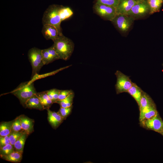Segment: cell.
I'll return each mask as SVG.
<instances>
[{
	"label": "cell",
	"instance_id": "obj_1",
	"mask_svg": "<svg viewBox=\"0 0 163 163\" xmlns=\"http://www.w3.org/2000/svg\"><path fill=\"white\" fill-rule=\"evenodd\" d=\"M53 41V45L60 59L65 60L69 59L74 48V44L72 40L63 34L59 35Z\"/></svg>",
	"mask_w": 163,
	"mask_h": 163
},
{
	"label": "cell",
	"instance_id": "obj_2",
	"mask_svg": "<svg viewBox=\"0 0 163 163\" xmlns=\"http://www.w3.org/2000/svg\"><path fill=\"white\" fill-rule=\"evenodd\" d=\"M62 6L55 4L50 5L44 11L42 18L43 25L48 24L55 26L60 35H63L60 26L62 21L60 15Z\"/></svg>",
	"mask_w": 163,
	"mask_h": 163
},
{
	"label": "cell",
	"instance_id": "obj_3",
	"mask_svg": "<svg viewBox=\"0 0 163 163\" xmlns=\"http://www.w3.org/2000/svg\"><path fill=\"white\" fill-rule=\"evenodd\" d=\"M11 93L19 99L21 104L25 108L27 101L37 93L33 82L21 83Z\"/></svg>",
	"mask_w": 163,
	"mask_h": 163
},
{
	"label": "cell",
	"instance_id": "obj_4",
	"mask_svg": "<svg viewBox=\"0 0 163 163\" xmlns=\"http://www.w3.org/2000/svg\"><path fill=\"white\" fill-rule=\"evenodd\" d=\"M42 50L34 47L30 49L28 52V58L32 68V79L38 74L44 65Z\"/></svg>",
	"mask_w": 163,
	"mask_h": 163
},
{
	"label": "cell",
	"instance_id": "obj_5",
	"mask_svg": "<svg viewBox=\"0 0 163 163\" xmlns=\"http://www.w3.org/2000/svg\"><path fill=\"white\" fill-rule=\"evenodd\" d=\"M94 12L101 18L111 21L117 14L116 8L95 3L93 6Z\"/></svg>",
	"mask_w": 163,
	"mask_h": 163
},
{
	"label": "cell",
	"instance_id": "obj_6",
	"mask_svg": "<svg viewBox=\"0 0 163 163\" xmlns=\"http://www.w3.org/2000/svg\"><path fill=\"white\" fill-rule=\"evenodd\" d=\"M117 81L115 85L116 93L117 94L126 92L132 86L133 82L128 76L119 70H117L115 73Z\"/></svg>",
	"mask_w": 163,
	"mask_h": 163
},
{
	"label": "cell",
	"instance_id": "obj_7",
	"mask_svg": "<svg viewBox=\"0 0 163 163\" xmlns=\"http://www.w3.org/2000/svg\"><path fill=\"white\" fill-rule=\"evenodd\" d=\"M133 18L126 14H117L111 21L120 31L125 32L129 30L132 25Z\"/></svg>",
	"mask_w": 163,
	"mask_h": 163
},
{
	"label": "cell",
	"instance_id": "obj_8",
	"mask_svg": "<svg viewBox=\"0 0 163 163\" xmlns=\"http://www.w3.org/2000/svg\"><path fill=\"white\" fill-rule=\"evenodd\" d=\"M149 7L147 1H140L134 5L126 15L133 17H142L149 12Z\"/></svg>",
	"mask_w": 163,
	"mask_h": 163
},
{
	"label": "cell",
	"instance_id": "obj_9",
	"mask_svg": "<svg viewBox=\"0 0 163 163\" xmlns=\"http://www.w3.org/2000/svg\"><path fill=\"white\" fill-rule=\"evenodd\" d=\"M142 121L147 128L160 133L163 132V121L158 113L152 118Z\"/></svg>",
	"mask_w": 163,
	"mask_h": 163
},
{
	"label": "cell",
	"instance_id": "obj_10",
	"mask_svg": "<svg viewBox=\"0 0 163 163\" xmlns=\"http://www.w3.org/2000/svg\"><path fill=\"white\" fill-rule=\"evenodd\" d=\"M43 60L44 65L60 59L53 45L47 49L42 50Z\"/></svg>",
	"mask_w": 163,
	"mask_h": 163
},
{
	"label": "cell",
	"instance_id": "obj_11",
	"mask_svg": "<svg viewBox=\"0 0 163 163\" xmlns=\"http://www.w3.org/2000/svg\"><path fill=\"white\" fill-rule=\"evenodd\" d=\"M139 2L135 0H119L116 8L117 14H126L133 6Z\"/></svg>",
	"mask_w": 163,
	"mask_h": 163
},
{
	"label": "cell",
	"instance_id": "obj_12",
	"mask_svg": "<svg viewBox=\"0 0 163 163\" xmlns=\"http://www.w3.org/2000/svg\"><path fill=\"white\" fill-rule=\"evenodd\" d=\"M42 33L46 40H51L53 41L60 35L57 29L55 26L48 24L43 25Z\"/></svg>",
	"mask_w": 163,
	"mask_h": 163
},
{
	"label": "cell",
	"instance_id": "obj_13",
	"mask_svg": "<svg viewBox=\"0 0 163 163\" xmlns=\"http://www.w3.org/2000/svg\"><path fill=\"white\" fill-rule=\"evenodd\" d=\"M154 103L140 110L139 119L142 121L152 118L158 114Z\"/></svg>",
	"mask_w": 163,
	"mask_h": 163
},
{
	"label": "cell",
	"instance_id": "obj_14",
	"mask_svg": "<svg viewBox=\"0 0 163 163\" xmlns=\"http://www.w3.org/2000/svg\"><path fill=\"white\" fill-rule=\"evenodd\" d=\"M46 110L47 111L48 120L49 123L53 129H56L64 120L58 112L52 111L49 108Z\"/></svg>",
	"mask_w": 163,
	"mask_h": 163
},
{
	"label": "cell",
	"instance_id": "obj_15",
	"mask_svg": "<svg viewBox=\"0 0 163 163\" xmlns=\"http://www.w3.org/2000/svg\"><path fill=\"white\" fill-rule=\"evenodd\" d=\"M22 128L28 135L34 131V120L24 115L19 116Z\"/></svg>",
	"mask_w": 163,
	"mask_h": 163
},
{
	"label": "cell",
	"instance_id": "obj_16",
	"mask_svg": "<svg viewBox=\"0 0 163 163\" xmlns=\"http://www.w3.org/2000/svg\"><path fill=\"white\" fill-rule=\"evenodd\" d=\"M25 108L36 109L40 110H43L45 109L36 94L27 101Z\"/></svg>",
	"mask_w": 163,
	"mask_h": 163
},
{
	"label": "cell",
	"instance_id": "obj_17",
	"mask_svg": "<svg viewBox=\"0 0 163 163\" xmlns=\"http://www.w3.org/2000/svg\"><path fill=\"white\" fill-rule=\"evenodd\" d=\"M142 90L135 83H133L132 86L127 92L135 100L139 107Z\"/></svg>",
	"mask_w": 163,
	"mask_h": 163
},
{
	"label": "cell",
	"instance_id": "obj_18",
	"mask_svg": "<svg viewBox=\"0 0 163 163\" xmlns=\"http://www.w3.org/2000/svg\"><path fill=\"white\" fill-rule=\"evenodd\" d=\"M36 95L39 98L45 109L50 108L53 103V101L49 98L46 91L37 92Z\"/></svg>",
	"mask_w": 163,
	"mask_h": 163
},
{
	"label": "cell",
	"instance_id": "obj_19",
	"mask_svg": "<svg viewBox=\"0 0 163 163\" xmlns=\"http://www.w3.org/2000/svg\"><path fill=\"white\" fill-rule=\"evenodd\" d=\"M22 154L21 153L14 151L13 152L6 155H0V157L6 161L15 162H20L22 159Z\"/></svg>",
	"mask_w": 163,
	"mask_h": 163
},
{
	"label": "cell",
	"instance_id": "obj_20",
	"mask_svg": "<svg viewBox=\"0 0 163 163\" xmlns=\"http://www.w3.org/2000/svg\"><path fill=\"white\" fill-rule=\"evenodd\" d=\"M14 120L8 122H3L0 125V136L8 135L11 133Z\"/></svg>",
	"mask_w": 163,
	"mask_h": 163
},
{
	"label": "cell",
	"instance_id": "obj_21",
	"mask_svg": "<svg viewBox=\"0 0 163 163\" xmlns=\"http://www.w3.org/2000/svg\"><path fill=\"white\" fill-rule=\"evenodd\" d=\"M28 134L25 132L16 142L14 145L15 151L23 154L25 142Z\"/></svg>",
	"mask_w": 163,
	"mask_h": 163
},
{
	"label": "cell",
	"instance_id": "obj_22",
	"mask_svg": "<svg viewBox=\"0 0 163 163\" xmlns=\"http://www.w3.org/2000/svg\"><path fill=\"white\" fill-rule=\"evenodd\" d=\"M147 1L149 7V13L151 14L159 11L163 2L161 0H147Z\"/></svg>",
	"mask_w": 163,
	"mask_h": 163
},
{
	"label": "cell",
	"instance_id": "obj_23",
	"mask_svg": "<svg viewBox=\"0 0 163 163\" xmlns=\"http://www.w3.org/2000/svg\"><path fill=\"white\" fill-rule=\"evenodd\" d=\"M74 93L73 92L65 98L56 101V103L59 104L60 107H66L72 106Z\"/></svg>",
	"mask_w": 163,
	"mask_h": 163
},
{
	"label": "cell",
	"instance_id": "obj_24",
	"mask_svg": "<svg viewBox=\"0 0 163 163\" xmlns=\"http://www.w3.org/2000/svg\"><path fill=\"white\" fill-rule=\"evenodd\" d=\"M154 103L150 97L145 92L142 91L139 107L140 110L147 106Z\"/></svg>",
	"mask_w": 163,
	"mask_h": 163
},
{
	"label": "cell",
	"instance_id": "obj_25",
	"mask_svg": "<svg viewBox=\"0 0 163 163\" xmlns=\"http://www.w3.org/2000/svg\"><path fill=\"white\" fill-rule=\"evenodd\" d=\"M25 132L23 129L19 131H11L9 136L10 143L14 146L16 142Z\"/></svg>",
	"mask_w": 163,
	"mask_h": 163
},
{
	"label": "cell",
	"instance_id": "obj_26",
	"mask_svg": "<svg viewBox=\"0 0 163 163\" xmlns=\"http://www.w3.org/2000/svg\"><path fill=\"white\" fill-rule=\"evenodd\" d=\"M72 14L73 12L70 8L62 6L60 11V15L62 21L69 18Z\"/></svg>",
	"mask_w": 163,
	"mask_h": 163
},
{
	"label": "cell",
	"instance_id": "obj_27",
	"mask_svg": "<svg viewBox=\"0 0 163 163\" xmlns=\"http://www.w3.org/2000/svg\"><path fill=\"white\" fill-rule=\"evenodd\" d=\"M60 90L54 88L46 91L49 98L54 103L58 100V97Z\"/></svg>",
	"mask_w": 163,
	"mask_h": 163
},
{
	"label": "cell",
	"instance_id": "obj_28",
	"mask_svg": "<svg viewBox=\"0 0 163 163\" xmlns=\"http://www.w3.org/2000/svg\"><path fill=\"white\" fill-rule=\"evenodd\" d=\"M14 150V147L10 143L0 147V155H6L13 152Z\"/></svg>",
	"mask_w": 163,
	"mask_h": 163
},
{
	"label": "cell",
	"instance_id": "obj_29",
	"mask_svg": "<svg viewBox=\"0 0 163 163\" xmlns=\"http://www.w3.org/2000/svg\"><path fill=\"white\" fill-rule=\"evenodd\" d=\"M73 108V106L66 107H60L58 112L65 120L71 114Z\"/></svg>",
	"mask_w": 163,
	"mask_h": 163
},
{
	"label": "cell",
	"instance_id": "obj_30",
	"mask_svg": "<svg viewBox=\"0 0 163 163\" xmlns=\"http://www.w3.org/2000/svg\"><path fill=\"white\" fill-rule=\"evenodd\" d=\"M119 0H95V3L106 5L116 8Z\"/></svg>",
	"mask_w": 163,
	"mask_h": 163
},
{
	"label": "cell",
	"instance_id": "obj_31",
	"mask_svg": "<svg viewBox=\"0 0 163 163\" xmlns=\"http://www.w3.org/2000/svg\"><path fill=\"white\" fill-rule=\"evenodd\" d=\"M23 130L19 116L14 119L11 131H19Z\"/></svg>",
	"mask_w": 163,
	"mask_h": 163
},
{
	"label": "cell",
	"instance_id": "obj_32",
	"mask_svg": "<svg viewBox=\"0 0 163 163\" xmlns=\"http://www.w3.org/2000/svg\"><path fill=\"white\" fill-rule=\"evenodd\" d=\"M74 92L72 90H60L58 97V100H63L72 93Z\"/></svg>",
	"mask_w": 163,
	"mask_h": 163
},
{
	"label": "cell",
	"instance_id": "obj_33",
	"mask_svg": "<svg viewBox=\"0 0 163 163\" xmlns=\"http://www.w3.org/2000/svg\"><path fill=\"white\" fill-rule=\"evenodd\" d=\"M9 134L5 136H0V147L10 143Z\"/></svg>",
	"mask_w": 163,
	"mask_h": 163
},
{
	"label": "cell",
	"instance_id": "obj_34",
	"mask_svg": "<svg viewBox=\"0 0 163 163\" xmlns=\"http://www.w3.org/2000/svg\"><path fill=\"white\" fill-rule=\"evenodd\" d=\"M136 0V1H143V0Z\"/></svg>",
	"mask_w": 163,
	"mask_h": 163
},
{
	"label": "cell",
	"instance_id": "obj_35",
	"mask_svg": "<svg viewBox=\"0 0 163 163\" xmlns=\"http://www.w3.org/2000/svg\"><path fill=\"white\" fill-rule=\"evenodd\" d=\"M161 134L162 135H163V132L162 133H161Z\"/></svg>",
	"mask_w": 163,
	"mask_h": 163
},
{
	"label": "cell",
	"instance_id": "obj_36",
	"mask_svg": "<svg viewBox=\"0 0 163 163\" xmlns=\"http://www.w3.org/2000/svg\"><path fill=\"white\" fill-rule=\"evenodd\" d=\"M161 0V1H163V0Z\"/></svg>",
	"mask_w": 163,
	"mask_h": 163
}]
</instances>
